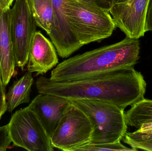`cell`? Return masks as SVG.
<instances>
[{
    "mask_svg": "<svg viewBox=\"0 0 152 151\" xmlns=\"http://www.w3.org/2000/svg\"><path fill=\"white\" fill-rule=\"evenodd\" d=\"M15 1V0H5L7 5H8V7H9V8H10V6H11L12 4L13 3L14 1Z\"/></svg>",
    "mask_w": 152,
    "mask_h": 151,
    "instance_id": "obj_25",
    "label": "cell"
},
{
    "mask_svg": "<svg viewBox=\"0 0 152 151\" xmlns=\"http://www.w3.org/2000/svg\"><path fill=\"white\" fill-rule=\"evenodd\" d=\"M93 125L86 114L70 103L64 112L50 137L53 148L64 151H75L90 142Z\"/></svg>",
    "mask_w": 152,
    "mask_h": 151,
    "instance_id": "obj_5",
    "label": "cell"
},
{
    "mask_svg": "<svg viewBox=\"0 0 152 151\" xmlns=\"http://www.w3.org/2000/svg\"><path fill=\"white\" fill-rule=\"evenodd\" d=\"M97 6L98 8L110 12L113 4L114 0H79Z\"/></svg>",
    "mask_w": 152,
    "mask_h": 151,
    "instance_id": "obj_20",
    "label": "cell"
},
{
    "mask_svg": "<svg viewBox=\"0 0 152 151\" xmlns=\"http://www.w3.org/2000/svg\"><path fill=\"white\" fill-rule=\"evenodd\" d=\"M53 21L50 34L59 56L67 58L82 47L72 33L65 14L64 0H52Z\"/></svg>",
    "mask_w": 152,
    "mask_h": 151,
    "instance_id": "obj_9",
    "label": "cell"
},
{
    "mask_svg": "<svg viewBox=\"0 0 152 151\" xmlns=\"http://www.w3.org/2000/svg\"><path fill=\"white\" fill-rule=\"evenodd\" d=\"M127 0H114V4L122 2L125 1Z\"/></svg>",
    "mask_w": 152,
    "mask_h": 151,
    "instance_id": "obj_27",
    "label": "cell"
},
{
    "mask_svg": "<svg viewBox=\"0 0 152 151\" xmlns=\"http://www.w3.org/2000/svg\"><path fill=\"white\" fill-rule=\"evenodd\" d=\"M52 43L40 31L33 36L28 53L27 70L36 75H43L56 66L58 59Z\"/></svg>",
    "mask_w": 152,
    "mask_h": 151,
    "instance_id": "obj_11",
    "label": "cell"
},
{
    "mask_svg": "<svg viewBox=\"0 0 152 151\" xmlns=\"http://www.w3.org/2000/svg\"><path fill=\"white\" fill-rule=\"evenodd\" d=\"M146 30L152 32V0H150L146 19Z\"/></svg>",
    "mask_w": 152,
    "mask_h": 151,
    "instance_id": "obj_22",
    "label": "cell"
},
{
    "mask_svg": "<svg viewBox=\"0 0 152 151\" xmlns=\"http://www.w3.org/2000/svg\"><path fill=\"white\" fill-rule=\"evenodd\" d=\"M125 136L136 141L152 140V130L140 131L137 130L134 132H126Z\"/></svg>",
    "mask_w": 152,
    "mask_h": 151,
    "instance_id": "obj_19",
    "label": "cell"
},
{
    "mask_svg": "<svg viewBox=\"0 0 152 151\" xmlns=\"http://www.w3.org/2000/svg\"><path fill=\"white\" fill-rule=\"evenodd\" d=\"M10 9L0 18V74L5 86L14 75L16 66L10 27Z\"/></svg>",
    "mask_w": 152,
    "mask_h": 151,
    "instance_id": "obj_12",
    "label": "cell"
},
{
    "mask_svg": "<svg viewBox=\"0 0 152 151\" xmlns=\"http://www.w3.org/2000/svg\"><path fill=\"white\" fill-rule=\"evenodd\" d=\"M9 132L13 146L29 151H52L50 138L36 113L28 106L12 115Z\"/></svg>",
    "mask_w": 152,
    "mask_h": 151,
    "instance_id": "obj_6",
    "label": "cell"
},
{
    "mask_svg": "<svg viewBox=\"0 0 152 151\" xmlns=\"http://www.w3.org/2000/svg\"><path fill=\"white\" fill-rule=\"evenodd\" d=\"M31 13L37 26L48 35L51 31L53 21L52 0H27Z\"/></svg>",
    "mask_w": 152,
    "mask_h": 151,
    "instance_id": "obj_15",
    "label": "cell"
},
{
    "mask_svg": "<svg viewBox=\"0 0 152 151\" xmlns=\"http://www.w3.org/2000/svg\"><path fill=\"white\" fill-rule=\"evenodd\" d=\"M131 106L125 113L128 126L138 129L144 124L152 123V100L144 98Z\"/></svg>",
    "mask_w": 152,
    "mask_h": 151,
    "instance_id": "obj_14",
    "label": "cell"
},
{
    "mask_svg": "<svg viewBox=\"0 0 152 151\" xmlns=\"http://www.w3.org/2000/svg\"><path fill=\"white\" fill-rule=\"evenodd\" d=\"M70 29L84 46L110 37L116 27L110 12L79 0H64Z\"/></svg>",
    "mask_w": 152,
    "mask_h": 151,
    "instance_id": "obj_3",
    "label": "cell"
},
{
    "mask_svg": "<svg viewBox=\"0 0 152 151\" xmlns=\"http://www.w3.org/2000/svg\"><path fill=\"white\" fill-rule=\"evenodd\" d=\"M69 100L84 112L92 123L93 132L89 143H112L122 140L128 129L124 110L101 100Z\"/></svg>",
    "mask_w": 152,
    "mask_h": 151,
    "instance_id": "obj_4",
    "label": "cell"
},
{
    "mask_svg": "<svg viewBox=\"0 0 152 151\" xmlns=\"http://www.w3.org/2000/svg\"><path fill=\"white\" fill-rule=\"evenodd\" d=\"M9 15L16 66L23 71L28 61L30 44L37 25L27 0H15L9 10Z\"/></svg>",
    "mask_w": 152,
    "mask_h": 151,
    "instance_id": "obj_7",
    "label": "cell"
},
{
    "mask_svg": "<svg viewBox=\"0 0 152 151\" xmlns=\"http://www.w3.org/2000/svg\"><path fill=\"white\" fill-rule=\"evenodd\" d=\"M5 10L3 8L2 6L1 5V3H0V18L1 17L2 14H3L4 12L5 11Z\"/></svg>",
    "mask_w": 152,
    "mask_h": 151,
    "instance_id": "obj_26",
    "label": "cell"
},
{
    "mask_svg": "<svg viewBox=\"0 0 152 151\" xmlns=\"http://www.w3.org/2000/svg\"><path fill=\"white\" fill-rule=\"evenodd\" d=\"M137 130H140V131L152 130V123L144 124V125H142L141 128Z\"/></svg>",
    "mask_w": 152,
    "mask_h": 151,
    "instance_id": "obj_23",
    "label": "cell"
},
{
    "mask_svg": "<svg viewBox=\"0 0 152 151\" xmlns=\"http://www.w3.org/2000/svg\"><path fill=\"white\" fill-rule=\"evenodd\" d=\"M34 80L32 73L28 72L20 79L14 82L6 94L7 111L12 112L20 105L29 103Z\"/></svg>",
    "mask_w": 152,
    "mask_h": 151,
    "instance_id": "obj_13",
    "label": "cell"
},
{
    "mask_svg": "<svg viewBox=\"0 0 152 151\" xmlns=\"http://www.w3.org/2000/svg\"><path fill=\"white\" fill-rule=\"evenodd\" d=\"M12 142L9 125L0 127V151H5Z\"/></svg>",
    "mask_w": 152,
    "mask_h": 151,
    "instance_id": "obj_18",
    "label": "cell"
},
{
    "mask_svg": "<svg viewBox=\"0 0 152 151\" xmlns=\"http://www.w3.org/2000/svg\"><path fill=\"white\" fill-rule=\"evenodd\" d=\"M136 151L132 148L126 147L121 142L112 143L94 144L88 143L77 148L75 151Z\"/></svg>",
    "mask_w": 152,
    "mask_h": 151,
    "instance_id": "obj_16",
    "label": "cell"
},
{
    "mask_svg": "<svg viewBox=\"0 0 152 151\" xmlns=\"http://www.w3.org/2000/svg\"><path fill=\"white\" fill-rule=\"evenodd\" d=\"M0 3H1V6H2L3 8L5 10L10 9V8L8 7V5H7L5 0H0Z\"/></svg>",
    "mask_w": 152,
    "mask_h": 151,
    "instance_id": "obj_24",
    "label": "cell"
},
{
    "mask_svg": "<svg viewBox=\"0 0 152 151\" xmlns=\"http://www.w3.org/2000/svg\"><path fill=\"white\" fill-rule=\"evenodd\" d=\"M150 0H127L113 4L110 11L116 27L127 37L138 39L146 30V19Z\"/></svg>",
    "mask_w": 152,
    "mask_h": 151,
    "instance_id": "obj_8",
    "label": "cell"
},
{
    "mask_svg": "<svg viewBox=\"0 0 152 151\" xmlns=\"http://www.w3.org/2000/svg\"><path fill=\"white\" fill-rule=\"evenodd\" d=\"M146 85L142 74L134 67L71 81H54L41 76L36 82L39 93L68 99L101 100L123 110L145 98Z\"/></svg>",
    "mask_w": 152,
    "mask_h": 151,
    "instance_id": "obj_1",
    "label": "cell"
},
{
    "mask_svg": "<svg viewBox=\"0 0 152 151\" xmlns=\"http://www.w3.org/2000/svg\"><path fill=\"white\" fill-rule=\"evenodd\" d=\"M139 53L138 39L126 36L117 43L64 60L52 71L50 79L54 81H71L134 67Z\"/></svg>",
    "mask_w": 152,
    "mask_h": 151,
    "instance_id": "obj_2",
    "label": "cell"
},
{
    "mask_svg": "<svg viewBox=\"0 0 152 151\" xmlns=\"http://www.w3.org/2000/svg\"><path fill=\"white\" fill-rule=\"evenodd\" d=\"M123 142L128 144L132 149L138 150L152 151V140L147 141H136L124 136L123 138Z\"/></svg>",
    "mask_w": 152,
    "mask_h": 151,
    "instance_id": "obj_17",
    "label": "cell"
},
{
    "mask_svg": "<svg viewBox=\"0 0 152 151\" xmlns=\"http://www.w3.org/2000/svg\"><path fill=\"white\" fill-rule=\"evenodd\" d=\"M5 87L0 74V119L7 111Z\"/></svg>",
    "mask_w": 152,
    "mask_h": 151,
    "instance_id": "obj_21",
    "label": "cell"
},
{
    "mask_svg": "<svg viewBox=\"0 0 152 151\" xmlns=\"http://www.w3.org/2000/svg\"><path fill=\"white\" fill-rule=\"evenodd\" d=\"M70 103L67 98L52 94L39 93L28 107L34 112L50 138Z\"/></svg>",
    "mask_w": 152,
    "mask_h": 151,
    "instance_id": "obj_10",
    "label": "cell"
}]
</instances>
